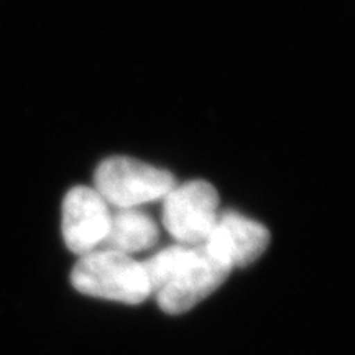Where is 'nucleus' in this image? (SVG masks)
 I'll return each instance as SVG.
<instances>
[{
    "label": "nucleus",
    "instance_id": "obj_1",
    "mask_svg": "<svg viewBox=\"0 0 355 355\" xmlns=\"http://www.w3.org/2000/svg\"><path fill=\"white\" fill-rule=\"evenodd\" d=\"M71 285L83 295L123 304H140L152 295L141 261L109 248L79 257Z\"/></svg>",
    "mask_w": 355,
    "mask_h": 355
},
{
    "label": "nucleus",
    "instance_id": "obj_7",
    "mask_svg": "<svg viewBox=\"0 0 355 355\" xmlns=\"http://www.w3.org/2000/svg\"><path fill=\"white\" fill-rule=\"evenodd\" d=\"M159 230L155 220L139 209H117L112 212L105 241L101 248L132 255L157 245Z\"/></svg>",
    "mask_w": 355,
    "mask_h": 355
},
{
    "label": "nucleus",
    "instance_id": "obj_6",
    "mask_svg": "<svg viewBox=\"0 0 355 355\" xmlns=\"http://www.w3.org/2000/svg\"><path fill=\"white\" fill-rule=\"evenodd\" d=\"M270 243L263 224L234 211L219 212L214 227L204 241L211 254L230 270L243 268L259 260Z\"/></svg>",
    "mask_w": 355,
    "mask_h": 355
},
{
    "label": "nucleus",
    "instance_id": "obj_8",
    "mask_svg": "<svg viewBox=\"0 0 355 355\" xmlns=\"http://www.w3.org/2000/svg\"><path fill=\"white\" fill-rule=\"evenodd\" d=\"M188 250L189 245L176 243V245L163 248L158 254L150 257L148 260L141 261L152 295L158 293L170 282V278L175 275L176 270L180 268V265L183 263L186 255H188Z\"/></svg>",
    "mask_w": 355,
    "mask_h": 355
},
{
    "label": "nucleus",
    "instance_id": "obj_5",
    "mask_svg": "<svg viewBox=\"0 0 355 355\" xmlns=\"http://www.w3.org/2000/svg\"><path fill=\"white\" fill-rule=\"evenodd\" d=\"M110 217V206L94 188L76 186L69 189L61 212V232L66 247L79 257L101 248Z\"/></svg>",
    "mask_w": 355,
    "mask_h": 355
},
{
    "label": "nucleus",
    "instance_id": "obj_2",
    "mask_svg": "<svg viewBox=\"0 0 355 355\" xmlns=\"http://www.w3.org/2000/svg\"><path fill=\"white\" fill-rule=\"evenodd\" d=\"M175 186L170 171L128 157L104 159L94 173V189L115 209H137L159 201Z\"/></svg>",
    "mask_w": 355,
    "mask_h": 355
},
{
    "label": "nucleus",
    "instance_id": "obj_4",
    "mask_svg": "<svg viewBox=\"0 0 355 355\" xmlns=\"http://www.w3.org/2000/svg\"><path fill=\"white\" fill-rule=\"evenodd\" d=\"M219 216V193L204 180L178 184L163 198V224L184 245L204 243Z\"/></svg>",
    "mask_w": 355,
    "mask_h": 355
},
{
    "label": "nucleus",
    "instance_id": "obj_3",
    "mask_svg": "<svg viewBox=\"0 0 355 355\" xmlns=\"http://www.w3.org/2000/svg\"><path fill=\"white\" fill-rule=\"evenodd\" d=\"M232 270L211 254L204 243L189 245L188 255L170 282L157 295L159 309L166 314H183L212 295Z\"/></svg>",
    "mask_w": 355,
    "mask_h": 355
}]
</instances>
